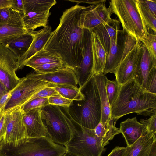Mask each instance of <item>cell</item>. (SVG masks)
<instances>
[{
  "instance_id": "cell-1",
  "label": "cell",
  "mask_w": 156,
  "mask_h": 156,
  "mask_svg": "<svg viewBox=\"0 0 156 156\" xmlns=\"http://www.w3.org/2000/svg\"><path fill=\"white\" fill-rule=\"evenodd\" d=\"M89 6L77 4L65 11L59 25L52 31L43 48L59 58L64 66L73 71L83 58L84 28L80 26L79 16Z\"/></svg>"
},
{
  "instance_id": "cell-2",
  "label": "cell",
  "mask_w": 156,
  "mask_h": 156,
  "mask_svg": "<svg viewBox=\"0 0 156 156\" xmlns=\"http://www.w3.org/2000/svg\"><path fill=\"white\" fill-rule=\"evenodd\" d=\"M110 111L115 124L120 118L131 113L151 116L156 113V94L148 92L133 79L121 86Z\"/></svg>"
},
{
  "instance_id": "cell-3",
  "label": "cell",
  "mask_w": 156,
  "mask_h": 156,
  "mask_svg": "<svg viewBox=\"0 0 156 156\" xmlns=\"http://www.w3.org/2000/svg\"><path fill=\"white\" fill-rule=\"evenodd\" d=\"M80 90L84 99L73 100L68 107V112L77 123L94 129L100 123L101 118L100 98L94 75Z\"/></svg>"
},
{
  "instance_id": "cell-4",
  "label": "cell",
  "mask_w": 156,
  "mask_h": 156,
  "mask_svg": "<svg viewBox=\"0 0 156 156\" xmlns=\"http://www.w3.org/2000/svg\"><path fill=\"white\" fill-rule=\"evenodd\" d=\"M41 115L48 136L55 143L65 146L70 138L71 127L74 121L68 107L48 104L41 108Z\"/></svg>"
},
{
  "instance_id": "cell-5",
  "label": "cell",
  "mask_w": 156,
  "mask_h": 156,
  "mask_svg": "<svg viewBox=\"0 0 156 156\" xmlns=\"http://www.w3.org/2000/svg\"><path fill=\"white\" fill-rule=\"evenodd\" d=\"M115 14L123 30L141 41L147 35V29L143 23L137 8L136 0H112L108 7Z\"/></svg>"
},
{
  "instance_id": "cell-6",
  "label": "cell",
  "mask_w": 156,
  "mask_h": 156,
  "mask_svg": "<svg viewBox=\"0 0 156 156\" xmlns=\"http://www.w3.org/2000/svg\"><path fill=\"white\" fill-rule=\"evenodd\" d=\"M71 135L64 146L67 152L76 156H101L105 149L94 129L84 127L74 121Z\"/></svg>"
},
{
  "instance_id": "cell-7",
  "label": "cell",
  "mask_w": 156,
  "mask_h": 156,
  "mask_svg": "<svg viewBox=\"0 0 156 156\" xmlns=\"http://www.w3.org/2000/svg\"><path fill=\"white\" fill-rule=\"evenodd\" d=\"M12 156H62L67 151L64 145L56 144L48 136L27 138L20 146L12 147Z\"/></svg>"
},
{
  "instance_id": "cell-8",
  "label": "cell",
  "mask_w": 156,
  "mask_h": 156,
  "mask_svg": "<svg viewBox=\"0 0 156 156\" xmlns=\"http://www.w3.org/2000/svg\"><path fill=\"white\" fill-rule=\"evenodd\" d=\"M54 85L26 76L20 78L7 103L5 112L22 107L32 96L44 88L52 87Z\"/></svg>"
},
{
  "instance_id": "cell-9",
  "label": "cell",
  "mask_w": 156,
  "mask_h": 156,
  "mask_svg": "<svg viewBox=\"0 0 156 156\" xmlns=\"http://www.w3.org/2000/svg\"><path fill=\"white\" fill-rule=\"evenodd\" d=\"M136 42L135 38L125 31L119 30L117 39L111 42L103 74L114 73L120 63L133 48Z\"/></svg>"
},
{
  "instance_id": "cell-10",
  "label": "cell",
  "mask_w": 156,
  "mask_h": 156,
  "mask_svg": "<svg viewBox=\"0 0 156 156\" xmlns=\"http://www.w3.org/2000/svg\"><path fill=\"white\" fill-rule=\"evenodd\" d=\"M5 113L6 129L2 144L13 147H18L24 143L27 138L23 121L25 113L22 107Z\"/></svg>"
},
{
  "instance_id": "cell-11",
  "label": "cell",
  "mask_w": 156,
  "mask_h": 156,
  "mask_svg": "<svg viewBox=\"0 0 156 156\" xmlns=\"http://www.w3.org/2000/svg\"><path fill=\"white\" fill-rule=\"evenodd\" d=\"M24 12L23 20L27 32L34 31L41 27L48 25L50 9L42 0H23Z\"/></svg>"
},
{
  "instance_id": "cell-12",
  "label": "cell",
  "mask_w": 156,
  "mask_h": 156,
  "mask_svg": "<svg viewBox=\"0 0 156 156\" xmlns=\"http://www.w3.org/2000/svg\"><path fill=\"white\" fill-rule=\"evenodd\" d=\"M18 60L11 50L0 43V81L9 91L14 88L20 80L16 73Z\"/></svg>"
},
{
  "instance_id": "cell-13",
  "label": "cell",
  "mask_w": 156,
  "mask_h": 156,
  "mask_svg": "<svg viewBox=\"0 0 156 156\" xmlns=\"http://www.w3.org/2000/svg\"><path fill=\"white\" fill-rule=\"evenodd\" d=\"M142 42L137 41L133 48L120 63L114 73L115 80L121 86L134 78L142 54Z\"/></svg>"
},
{
  "instance_id": "cell-14",
  "label": "cell",
  "mask_w": 156,
  "mask_h": 156,
  "mask_svg": "<svg viewBox=\"0 0 156 156\" xmlns=\"http://www.w3.org/2000/svg\"><path fill=\"white\" fill-rule=\"evenodd\" d=\"M105 1L90 5L82 11L79 18L81 27L91 31L99 25L112 20L111 17L112 14L109 8L106 7Z\"/></svg>"
},
{
  "instance_id": "cell-15",
  "label": "cell",
  "mask_w": 156,
  "mask_h": 156,
  "mask_svg": "<svg viewBox=\"0 0 156 156\" xmlns=\"http://www.w3.org/2000/svg\"><path fill=\"white\" fill-rule=\"evenodd\" d=\"M91 32L84 28L83 58L78 67L74 71L80 89L94 75Z\"/></svg>"
},
{
  "instance_id": "cell-16",
  "label": "cell",
  "mask_w": 156,
  "mask_h": 156,
  "mask_svg": "<svg viewBox=\"0 0 156 156\" xmlns=\"http://www.w3.org/2000/svg\"><path fill=\"white\" fill-rule=\"evenodd\" d=\"M26 76L55 85L65 84L77 87L78 84L74 71L66 67H64L57 71L48 73L33 72L27 74Z\"/></svg>"
},
{
  "instance_id": "cell-17",
  "label": "cell",
  "mask_w": 156,
  "mask_h": 156,
  "mask_svg": "<svg viewBox=\"0 0 156 156\" xmlns=\"http://www.w3.org/2000/svg\"><path fill=\"white\" fill-rule=\"evenodd\" d=\"M42 108L33 109L23 115V121L27 138L48 136L41 117Z\"/></svg>"
},
{
  "instance_id": "cell-18",
  "label": "cell",
  "mask_w": 156,
  "mask_h": 156,
  "mask_svg": "<svg viewBox=\"0 0 156 156\" xmlns=\"http://www.w3.org/2000/svg\"><path fill=\"white\" fill-rule=\"evenodd\" d=\"M28 32H30L32 35L33 40L27 51L18 59L17 69H22L24 62L43 49L52 31L51 27L48 25L39 30Z\"/></svg>"
},
{
  "instance_id": "cell-19",
  "label": "cell",
  "mask_w": 156,
  "mask_h": 156,
  "mask_svg": "<svg viewBox=\"0 0 156 156\" xmlns=\"http://www.w3.org/2000/svg\"><path fill=\"white\" fill-rule=\"evenodd\" d=\"M119 23V20L112 19L108 23L99 25L90 31L97 34L107 56L109 51L111 41L118 38Z\"/></svg>"
},
{
  "instance_id": "cell-20",
  "label": "cell",
  "mask_w": 156,
  "mask_h": 156,
  "mask_svg": "<svg viewBox=\"0 0 156 156\" xmlns=\"http://www.w3.org/2000/svg\"><path fill=\"white\" fill-rule=\"evenodd\" d=\"M119 130L125 138L127 146H130L141 136L148 133L146 127L138 121L136 117L122 122Z\"/></svg>"
},
{
  "instance_id": "cell-21",
  "label": "cell",
  "mask_w": 156,
  "mask_h": 156,
  "mask_svg": "<svg viewBox=\"0 0 156 156\" xmlns=\"http://www.w3.org/2000/svg\"><path fill=\"white\" fill-rule=\"evenodd\" d=\"M94 75L100 100L101 110L100 122L106 131L108 128L109 122L111 116L110 107L106 90V83L107 78L103 73Z\"/></svg>"
},
{
  "instance_id": "cell-22",
  "label": "cell",
  "mask_w": 156,
  "mask_h": 156,
  "mask_svg": "<svg viewBox=\"0 0 156 156\" xmlns=\"http://www.w3.org/2000/svg\"><path fill=\"white\" fill-rule=\"evenodd\" d=\"M90 31L93 61V74L98 75L103 73L107 55L97 34L93 31Z\"/></svg>"
},
{
  "instance_id": "cell-23",
  "label": "cell",
  "mask_w": 156,
  "mask_h": 156,
  "mask_svg": "<svg viewBox=\"0 0 156 156\" xmlns=\"http://www.w3.org/2000/svg\"><path fill=\"white\" fill-rule=\"evenodd\" d=\"M33 40V36L30 32H27L18 36L0 42L11 50L18 59L28 50Z\"/></svg>"
},
{
  "instance_id": "cell-24",
  "label": "cell",
  "mask_w": 156,
  "mask_h": 156,
  "mask_svg": "<svg viewBox=\"0 0 156 156\" xmlns=\"http://www.w3.org/2000/svg\"><path fill=\"white\" fill-rule=\"evenodd\" d=\"M154 140L156 138L148 133L130 146H127L123 156H149Z\"/></svg>"
},
{
  "instance_id": "cell-25",
  "label": "cell",
  "mask_w": 156,
  "mask_h": 156,
  "mask_svg": "<svg viewBox=\"0 0 156 156\" xmlns=\"http://www.w3.org/2000/svg\"><path fill=\"white\" fill-rule=\"evenodd\" d=\"M142 54L141 59L134 79L142 87L146 89L149 74L154 67L149 53L145 45L142 43Z\"/></svg>"
},
{
  "instance_id": "cell-26",
  "label": "cell",
  "mask_w": 156,
  "mask_h": 156,
  "mask_svg": "<svg viewBox=\"0 0 156 156\" xmlns=\"http://www.w3.org/2000/svg\"><path fill=\"white\" fill-rule=\"evenodd\" d=\"M48 63H62L59 58L43 49L24 62L23 64V67L27 66L32 68L36 66Z\"/></svg>"
},
{
  "instance_id": "cell-27",
  "label": "cell",
  "mask_w": 156,
  "mask_h": 156,
  "mask_svg": "<svg viewBox=\"0 0 156 156\" xmlns=\"http://www.w3.org/2000/svg\"><path fill=\"white\" fill-rule=\"evenodd\" d=\"M136 4L142 20L148 32L153 31L156 34V16L150 10L143 0H136Z\"/></svg>"
},
{
  "instance_id": "cell-28",
  "label": "cell",
  "mask_w": 156,
  "mask_h": 156,
  "mask_svg": "<svg viewBox=\"0 0 156 156\" xmlns=\"http://www.w3.org/2000/svg\"><path fill=\"white\" fill-rule=\"evenodd\" d=\"M23 15L10 6L0 9V24L24 27L23 20Z\"/></svg>"
},
{
  "instance_id": "cell-29",
  "label": "cell",
  "mask_w": 156,
  "mask_h": 156,
  "mask_svg": "<svg viewBox=\"0 0 156 156\" xmlns=\"http://www.w3.org/2000/svg\"><path fill=\"white\" fill-rule=\"evenodd\" d=\"M62 96L72 100H80L84 97L77 87L65 84L55 85L51 87Z\"/></svg>"
},
{
  "instance_id": "cell-30",
  "label": "cell",
  "mask_w": 156,
  "mask_h": 156,
  "mask_svg": "<svg viewBox=\"0 0 156 156\" xmlns=\"http://www.w3.org/2000/svg\"><path fill=\"white\" fill-rule=\"evenodd\" d=\"M27 32L23 26L0 24V42L19 36Z\"/></svg>"
},
{
  "instance_id": "cell-31",
  "label": "cell",
  "mask_w": 156,
  "mask_h": 156,
  "mask_svg": "<svg viewBox=\"0 0 156 156\" xmlns=\"http://www.w3.org/2000/svg\"><path fill=\"white\" fill-rule=\"evenodd\" d=\"M141 42L147 50L153 64L156 66V34L153 31L148 32Z\"/></svg>"
},
{
  "instance_id": "cell-32",
  "label": "cell",
  "mask_w": 156,
  "mask_h": 156,
  "mask_svg": "<svg viewBox=\"0 0 156 156\" xmlns=\"http://www.w3.org/2000/svg\"><path fill=\"white\" fill-rule=\"evenodd\" d=\"M121 87L115 80L111 81L107 79L106 90L110 107L117 99Z\"/></svg>"
},
{
  "instance_id": "cell-33",
  "label": "cell",
  "mask_w": 156,
  "mask_h": 156,
  "mask_svg": "<svg viewBox=\"0 0 156 156\" xmlns=\"http://www.w3.org/2000/svg\"><path fill=\"white\" fill-rule=\"evenodd\" d=\"M64 66L62 63H48L33 67V68L37 73H46L57 71Z\"/></svg>"
},
{
  "instance_id": "cell-34",
  "label": "cell",
  "mask_w": 156,
  "mask_h": 156,
  "mask_svg": "<svg viewBox=\"0 0 156 156\" xmlns=\"http://www.w3.org/2000/svg\"><path fill=\"white\" fill-rule=\"evenodd\" d=\"M48 104V98H39L31 100L22 108L24 113H26L33 109L43 107Z\"/></svg>"
},
{
  "instance_id": "cell-35",
  "label": "cell",
  "mask_w": 156,
  "mask_h": 156,
  "mask_svg": "<svg viewBox=\"0 0 156 156\" xmlns=\"http://www.w3.org/2000/svg\"><path fill=\"white\" fill-rule=\"evenodd\" d=\"M113 119L110 116L108 130L106 132L105 136L101 142L103 147L109 143V141L112 139L115 136L120 133L119 129L116 127Z\"/></svg>"
},
{
  "instance_id": "cell-36",
  "label": "cell",
  "mask_w": 156,
  "mask_h": 156,
  "mask_svg": "<svg viewBox=\"0 0 156 156\" xmlns=\"http://www.w3.org/2000/svg\"><path fill=\"white\" fill-rule=\"evenodd\" d=\"M73 101L67 99L59 94L52 95L48 98L49 104L63 107H69Z\"/></svg>"
},
{
  "instance_id": "cell-37",
  "label": "cell",
  "mask_w": 156,
  "mask_h": 156,
  "mask_svg": "<svg viewBox=\"0 0 156 156\" xmlns=\"http://www.w3.org/2000/svg\"><path fill=\"white\" fill-rule=\"evenodd\" d=\"M140 122L146 127L148 133L156 138V113L152 114L147 119H141Z\"/></svg>"
},
{
  "instance_id": "cell-38",
  "label": "cell",
  "mask_w": 156,
  "mask_h": 156,
  "mask_svg": "<svg viewBox=\"0 0 156 156\" xmlns=\"http://www.w3.org/2000/svg\"><path fill=\"white\" fill-rule=\"evenodd\" d=\"M146 89L150 93L156 94V67H154L149 74Z\"/></svg>"
},
{
  "instance_id": "cell-39",
  "label": "cell",
  "mask_w": 156,
  "mask_h": 156,
  "mask_svg": "<svg viewBox=\"0 0 156 156\" xmlns=\"http://www.w3.org/2000/svg\"><path fill=\"white\" fill-rule=\"evenodd\" d=\"M57 94H58V92L53 88L50 87H47L32 96L29 99L27 103L34 99L39 98H48L52 95Z\"/></svg>"
},
{
  "instance_id": "cell-40",
  "label": "cell",
  "mask_w": 156,
  "mask_h": 156,
  "mask_svg": "<svg viewBox=\"0 0 156 156\" xmlns=\"http://www.w3.org/2000/svg\"><path fill=\"white\" fill-rule=\"evenodd\" d=\"M15 87L8 91L0 98V118L5 112V108Z\"/></svg>"
},
{
  "instance_id": "cell-41",
  "label": "cell",
  "mask_w": 156,
  "mask_h": 156,
  "mask_svg": "<svg viewBox=\"0 0 156 156\" xmlns=\"http://www.w3.org/2000/svg\"><path fill=\"white\" fill-rule=\"evenodd\" d=\"M6 129V122L5 114L4 113L0 118V142L5 135Z\"/></svg>"
},
{
  "instance_id": "cell-42",
  "label": "cell",
  "mask_w": 156,
  "mask_h": 156,
  "mask_svg": "<svg viewBox=\"0 0 156 156\" xmlns=\"http://www.w3.org/2000/svg\"><path fill=\"white\" fill-rule=\"evenodd\" d=\"M94 129L95 135L102 140L106 134V131L102 123L100 122Z\"/></svg>"
},
{
  "instance_id": "cell-43",
  "label": "cell",
  "mask_w": 156,
  "mask_h": 156,
  "mask_svg": "<svg viewBox=\"0 0 156 156\" xmlns=\"http://www.w3.org/2000/svg\"><path fill=\"white\" fill-rule=\"evenodd\" d=\"M11 7L23 14L24 9L23 0H12Z\"/></svg>"
},
{
  "instance_id": "cell-44",
  "label": "cell",
  "mask_w": 156,
  "mask_h": 156,
  "mask_svg": "<svg viewBox=\"0 0 156 156\" xmlns=\"http://www.w3.org/2000/svg\"><path fill=\"white\" fill-rule=\"evenodd\" d=\"M126 150V147H116L107 156H123Z\"/></svg>"
},
{
  "instance_id": "cell-45",
  "label": "cell",
  "mask_w": 156,
  "mask_h": 156,
  "mask_svg": "<svg viewBox=\"0 0 156 156\" xmlns=\"http://www.w3.org/2000/svg\"><path fill=\"white\" fill-rule=\"evenodd\" d=\"M143 1L151 12L156 16V1L143 0Z\"/></svg>"
},
{
  "instance_id": "cell-46",
  "label": "cell",
  "mask_w": 156,
  "mask_h": 156,
  "mask_svg": "<svg viewBox=\"0 0 156 156\" xmlns=\"http://www.w3.org/2000/svg\"><path fill=\"white\" fill-rule=\"evenodd\" d=\"M73 2H76L78 3H86L92 5H95L99 3H101L105 0H99V1H94V0H68Z\"/></svg>"
},
{
  "instance_id": "cell-47",
  "label": "cell",
  "mask_w": 156,
  "mask_h": 156,
  "mask_svg": "<svg viewBox=\"0 0 156 156\" xmlns=\"http://www.w3.org/2000/svg\"><path fill=\"white\" fill-rule=\"evenodd\" d=\"M12 0H0V9L4 7H11Z\"/></svg>"
},
{
  "instance_id": "cell-48",
  "label": "cell",
  "mask_w": 156,
  "mask_h": 156,
  "mask_svg": "<svg viewBox=\"0 0 156 156\" xmlns=\"http://www.w3.org/2000/svg\"><path fill=\"white\" fill-rule=\"evenodd\" d=\"M8 91L5 86L0 81V98Z\"/></svg>"
},
{
  "instance_id": "cell-49",
  "label": "cell",
  "mask_w": 156,
  "mask_h": 156,
  "mask_svg": "<svg viewBox=\"0 0 156 156\" xmlns=\"http://www.w3.org/2000/svg\"><path fill=\"white\" fill-rule=\"evenodd\" d=\"M62 156H76L66 152Z\"/></svg>"
},
{
  "instance_id": "cell-50",
  "label": "cell",
  "mask_w": 156,
  "mask_h": 156,
  "mask_svg": "<svg viewBox=\"0 0 156 156\" xmlns=\"http://www.w3.org/2000/svg\"></svg>"
}]
</instances>
